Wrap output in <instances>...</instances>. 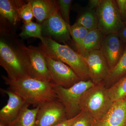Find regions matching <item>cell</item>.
I'll return each instance as SVG.
<instances>
[{
	"label": "cell",
	"instance_id": "1",
	"mask_svg": "<svg viewBox=\"0 0 126 126\" xmlns=\"http://www.w3.org/2000/svg\"><path fill=\"white\" fill-rule=\"evenodd\" d=\"M1 77L9 89L19 94L30 105L36 107L46 102L57 99L52 84L49 82L30 77L16 81H11L4 75Z\"/></svg>",
	"mask_w": 126,
	"mask_h": 126
},
{
	"label": "cell",
	"instance_id": "2",
	"mask_svg": "<svg viewBox=\"0 0 126 126\" xmlns=\"http://www.w3.org/2000/svg\"><path fill=\"white\" fill-rule=\"evenodd\" d=\"M43 37L38 48L44 54L69 66L81 81L90 80L87 65L82 55L67 45L58 43L49 37Z\"/></svg>",
	"mask_w": 126,
	"mask_h": 126
},
{
	"label": "cell",
	"instance_id": "3",
	"mask_svg": "<svg viewBox=\"0 0 126 126\" xmlns=\"http://www.w3.org/2000/svg\"><path fill=\"white\" fill-rule=\"evenodd\" d=\"M113 102L102 82L94 84L84 92L80 101V109L96 121L106 114Z\"/></svg>",
	"mask_w": 126,
	"mask_h": 126
},
{
	"label": "cell",
	"instance_id": "4",
	"mask_svg": "<svg viewBox=\"0 0 126 126\" xmlns=\"http://www.w3.org/2000/svg\"><path fill=\"white\" fill-rule=\"evenodd\" d=\"M94 83L91 81H80L73 86L65 88L52 85L57 99L63 104L68 119L75 117L81 112L80 101L84 92Z\"/></svg>",
	"mask_w": 126,
	"mask_h": 126
},
{
	"label": "cell",
	"instance_id": "5",
	"mask_svg": "<svg viewBox=\"0 0 126 126\" xmlns=\"http://www.w3.org/2000/svg\"><path fill=\"white\" fill-rule=\"evenodd\" d=\"M16 48L25 64L29 77L52 83L45 56L38 48L21 45Z\"/></svg>",
	"mask_w": 126,
	"mask_h": 126
},
{
	"label": "cell",
	"instance_id": "6",
	"mask_svg": "<svg viewBox=\"0 0 126 126\" xmlns=\"http://www.w3.org/2000/svg\"><path fill=\"white\" fill-rule=\"evenodd\" d=\"M0 64L7 73V78L11 81L29 77L25 64L17 48L2 39L0 41Z\"/></svg>",
	"mask_w": 126,
	"mask_h": 126
},
{
	"label": "cell",
	"instance_id": "7",
	"mask_svg": "<svg viewBox=\"0 0 126 126\" xmlns=\"http://www.w3.org/2000/svg\"><path fill=\"white\" fill-rule=\"evenodd\" d=\"M98 29L104 35L118 33L124 25L116 0H101L96 10Z\"/></svg>",
	"mask_w": 126,
	"mask_h": 126
},
{
	"label": "cell",
	"instance_id": "8",
	"mask_svg": "<svg viewBox=\"0 0 126 126\" xmlns=\"http://www.w3.org/2000/svg\"><path fill=\"white\" fill-rule=\"evenodd\" d=\"M40 24L43 36L50 37L58 43L65 45L72 42L70 32L71 25L64 20L59 10Z\"/></svg>",
	"mask_w": 126,
	"mask_h": 126
},
{
	"label": "cell",
	"instance_id": "9",
	"mask_svg": "<svg viewBox=\"0 0 126 126\" xmlns=\"http://www.w3.org/2000/svg\"><path fill=\"white\" fill-rule=\"evenodd\" d=\"M44 55L52 85L68 88L81 81L76 73L67 64Z\"/></svg>",
	"mask_w": 126,
	"mask_h": 126
},
{
	"label": "cell",
	"instance_id": "10",
	"mask_svg": "<svg viewBox=\"0 0 126 126\" xmlns=\"http://www.w3.org/2000/svg\"><path fill=\"white\" fill-rule=\"evenodd\" d=\"M67 119L64 107L55 99L39 106L35 126H54Z\"/></svg>",
	"mask_w": 126,
	"mask_h": 126
},
{
	"label": "cell",
	"instance_id": "11",
	"mask_svg": "<svg viewBox=\"0 0 126 126\" xmlns=\"http://www.w3.org/2000/svg\"><path fill=\"white\" fill-rule=\"evenodd\" d=\"M82 56L87 65L90 80L94 84L105 81L109 75L110 70L101 50H94Z\"/></svg>",
	"mask_w": 126,
	"mask_h": 126
},
{
	"label": "cell",
	"instance_id": "12",
	"mask_svg": "<svg viewBox=\"0 0 126 126\" xmlns=\"http://www.w3.org/2000/svg\"><path fill=\"white\" fill-rule=\"evenodd\" d=\"M1 90L9 97L7 104L0 110V122L7 126L17 118L27 102L21 95L15 91L10 89H1Z\"/></svg>",
	"mask_w": 126,
	"mask_h": 126
},
{
	"label": "cell",
	"instance_id": "13",
	"mask_svg": "<svg viewBox=\"0 0 126 126\" xmlns=\"http://www.w3.org/2000/svg\"><path fill=\"white\" fill-rule=\"evenodd\" d=\"M124 48V44L120 39L118 33L104 35L100 50L106 58L110 71L119 61Z\"/></svg>",
	"mask_w": 126,
	"mask_h": 126
},
{
	"label": "cell",
	"instance_id": "14",
	"mask_svg": "<svg viewBox=\"0 0 126 126\" xmlns=\"http://www.w3.org/2000/svg\"><path fill=\"white\" fill-rule=\"evenodd\" d=\"M95 126H126V98L113 102Z\"/></svg>",
	"mask_w": 126,
	"mask_h": 126
},
{
	"label": "cell",
	"instance_id": "15",
	"mask_svg": "<svg viewBox=\"0 0 126 126\" xmlns=\"http://www.w3.org/2000/svg\"><path fill=\"white\" fill-rule=\"evenodd\" d=\"M34 16L39 24H41L58 10L56 1L52 0H31Z\"/></svg>",
	"mask_w": 126,
	"mask_h": 126
},
{
	"label": "cell",
	"instance_id": "16",
	"mask_svg": "<svg viewBox=\"0 0 126 126\" xmlns=\"http://www.w3.org/2000/svg\"><path fill=\"white\" fill-rule=\"evenodd\" d=\"M104 35L98 28L89 31L81 44L76 47V51L81 55L101 48Z\"/></svg>",
	"mask_w": 126,
	"mask_h": 126
},
{
	"label": "cell",
	"instance_id": "17",
	"mask_svg": "<svg viewBox=\"0 0 126 126\" xmlns=\"http://www.w3.org/2000/svg\"><path fill=\"white\" fill-rule=\"evenodd\" d=\"M30 106L26 103L17 118L7 126H35L39 106L30 109Z\"/></svg>",
	"mask_w": 126,
	"mask_h": 126
},
{
	"label": "cell",
	"instance_id": "18",
	"mask_svg": "<svg viewBox=\"0 0 126 126\" xmlns=\"http://www.w3.org/2000/svg\"><path fill=\"white\" fill-rule=\"evenodd\" d=\"M75 23L85 27L89 31L98 28L96 10L90 9L87 6L81 7Z\"/></svg>",
	"mask_w": 126,
	"mask_h": 126
},
{
	"label": "cell",
	"instance_id": "19",
	"mask_svg": "<svg viewBox=\"0 0 126 126\" xmlns=\"http://www.w3.org/2000/svg\"><path fill=\"white\" fill-rule=\"evenodd\" d=\"M18 4L19 0H0L1 16L13 25H15L20 19L18 12Z\"/></svg>",
	"mask_w": 126,
	"mask_h": 126
},
{
	"label": "cell",
	"instance_id": "20",
	"mask_svg": "<svg viewBox=\"0 0 126 126\" xmlns=\"http://www.w3.org/2000/svg\"><path fill=\"white\" fill-rule=\"evenodd\" d=\"M126 75V43H125L124 50L121 56L115 67L110 71L108 77L103 82L106 88L110 87Z\"/></svg>",
	"mask_w": 126,
	"mask_h": 126
},
{
	"label": "cell",
	"instance_id": "21",
	"mask_svg": "<svg viewBox=\"0 0 126 126\" xmlns=\"http://www.w3.org/2000/svg\"><path fill=\"white\" fill-rule=\"evenodd\" d=\"M108 93L113 102L126 98V75L107 89Z\"/></svg>",
	"mask_w": 126,
	"mask_h": 126
},
{
	"label": "cell",
	"instance_id": "22",
	"mask_svg": "<svg viewBox=\"0 0 126 126\" xmlns=\"http://www.w3.org/2000/svg\"><path fill=\"white\" fill-rule=\"evenodd\" d=\"M19 36L23 39L31 37L37 38L41 41L44 37L42 34L41 25L32 21L24 23Z\"/></svg>",
	"mask_w": 126,
	"mask_h": 126
},
{
	"label": "cell",
	"instance_id": "23",
	"mask_svg": "<svg viewBox=\"0 0 126 126\" xmlns=\"http://www.w3.org/2000/svg\"><path fill=\"white\" fill-rule=\"evenodd\" d=\"M89 31L85 27L75 23L70 29V35L75 47L79 45L87 34Z\"/></svg>",
	"mask_w": 126,
	"mask_h": 126
},
{
	"label": "cell",
	"instance_id": "24",
	"mask_svg": "<svg viewBox=\"0 0 126 126\" xmlns=\"http://www.w3.org/2000/svg\"><path fill=\"white\" fill-rule=\"evenodd\" d=\"M18 12L20 18L23 20L24 23L32 21L34 16L31 3L30 0L27 3H24L19 0Z\"/></svg>",
	"mask_w": 126,
	"mask_h": 126
},
{
	"label": "cell",
	"instance_id": "25",
	"mask_svg": "<svg viewBox=\"0 0 126 126\" xmlns=\"http://www.w3.org/2000/svg\"><path fill=\"white\" fill-rule=\"evenodd\" d=\"M59 11L64 20L68 25H70V12L73 0H58L56 1Z\"/></svg>",
	"mask_w": 126,
	"mask_h": 126
},
{
	"label": "cell",
	"instance_id": "26",
	"mask_svg": "<svg viewBox=\"0 0 126 126\" xmlns=\"http://www.w3.org/2000/svg\"><path fill=\"white\" fill-rule=\"evenodd\" d=\"M96 121L87 113L81 112L78 119L71 126H95Z\"/></svg>",
	"mask_w": 126,
	"mask_h": 126
},
{
	"label": "cell",
	"instance_id": "27",
	"mask_svg": "<svg viewBox=\"0 0 126 126\" xmlns=\"http://www.w3.org/2000/svg\"><path fill=\"white\" fill-rule=\"evenodd\" d=\"M118 8L123 22L126 20V0H116Z\"/></svg>",
	"mask_w": 126,
	"mask_h": 126
},
{
	"label": "cell",
	"instance_id": "28",
	"mask_svg": "<svg viewBox=\"0 0 126 126\" xmlns=\"http://www.w3.org/2000/svg\"><path fill=\"white\" fill-rule=\"evenodd\" d=\"M80 113L79 114L75 116V117L71 118V119H67L61 123L55 125L54 126H71L72 124L74 123L78 119L80 115Z\"/></svg>",
	"mask_w": 126,
	"mask_h": 126
},
{
	"label": "cell",
	"instance_id": "29",
	"mask_svg": "<svg viewBox=\"0 0 126 126\" xmlns=\"http://www.w3.org/2000/svg\"><path fill=\"white\" fill-rule=\"evenodd\" d=\"M118 34L122 43H126V20L124 22L123 27L118 32Z\"/></svg>",
	"mask_w": 126,
	"mask_h": 126
},
{
	"label": "cell",
	"instance_id": "30",
	"mask_svg": "<svg viewBox=\"0 0 126 126\" xmlns=\"http://www.w3.org/2000/svg\"><path fill=\"white\" fill-rule=\"evenodd\" d=\"M101 0H89L87 6L90 9L96 10L100 4Z\"/></svg>",
	"mask_w": 126,
	"mask_h": 126
},
{
	"label": "cell",
	"instance_id": "31",
	"mask_svg": "<svg viewBox=\"0 0 126 126\" xmlns=\"http://www.w3.org/2000/svg\"><path fill=\"white\" fill-rule=\"evenodd\" d=\"M0 126H6L5 124H4L2 122H0Z\"/></svg>",
	"mask_w": 126,
	"mask_h": 126
}]
</instances>
